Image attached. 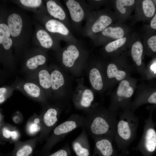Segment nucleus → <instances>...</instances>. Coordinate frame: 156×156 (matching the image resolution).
Listing matches in <instances>:
<instances>
[{
  "instance_id": "24",
  "label": "nucleus",
  "mask_w": 156,
  "mask_h": 156,
  "mask_svg": "<svg viewBox=\"0 0 156 156\" xmlns=\"http://www.w3.org/2000/svg\"><path fill=\"white\" fill-rule=\"evenodd\" d=\"M66 5L73 21L76 23L81 22L84 17L85 12L80 3L75 0H68Z\"/></svg>"
},
{
  "instance_id": "18",
  "label": "nucleus",
  "mask_w": 156,
  "mask_h": 156,
  "mask_svg": "<svg viewBox=\"0 0 156 156\" xmlns=\"http://www.w3.org/2000/svg\"><path fill=\"white\" fill-rule=\"evenodd\" d=\"M47 58L42 53H33L28 55L23 64V71L27 75L30 74L46 65Z\"/></svg>"
},
{
  "instance_id": "3",
  "label": "nucleus",
  "mask_w": 156,
  "mask_h": 156,
  "mask_svg": "<svg viewBox=\"0 0 156 156\" xmlns=\"http://www.w3.org/2000/svg\"><path fill=\"white\" fill-rule=\"evenodd\" d=\"M53 99L62 104L72 98L73 92L70 78L63 69L52 66L49 67Z\"/></svg>"
},
{
  "instance_id": "17",
  "label": "nucleus",
  "mask_w": 156,
  "mask_h": 156,
  "mask_svg": "<svg viewBox=\"0 0 156 156\" xmlns=\"http://www.w3.org/2000/svg\"><path fill=\"white\" fill-rule=\"evenodd\" d=\"M117 21L114 13L104 11L100 13L91 25L90 30L93 34H98Z\"/></svg>"
},
{
  "instance_id": "1",
  "label": "nucleus",
  "mask_w": 156,
  "mask_h": 156,
  "mask_svg": "<svg viewBox=\"0 0 156 156\" xmlns=\"http://www.w3.org/2000/svg\"><path fill=\"white\" fill-rule=\"evenodd\" d=\"M83 128L92 138L105 137L114 140L117 119L116 112L94 104L85 111Z\"/></svg>"
},
{
  "instance_id": "8",
  "label": "nucleus",
  "mask_w": 156,
  "mask_h": 156,
  "mask_svg": "<svg viewBox=\"0 0 156 156\" xmlns=\"http://www.w3.org/2000/svg\"><path fill=\"white\" fill-rule=\"evenodd\" d=\"M83 79L77 80V85L73 92L72 99L74 105L77 109L85 111L90 109L94 104V92L83 83Z\"/></svg>"
},
{
  "instance_id": "30",
  "label": "nucleus",
  "mask_w": 156,
  "mask_h": 156,
  "mask_svg": "<svg viewBox=\"0 0 156 156\" xmlns=\"http://www.w3.org/2000/svg\"><path fill=\"white\" fill-rule=\"evenodd\" d=\"M14 88L12 85L4 86L0 88V103H3L13 94Z\"/></svg>"
},
{
  "instance_id": "21",
  "label": "nucleus",
  "mask_w": 156,
  "mask_h": 156,
  "mask_svg": "<svg viewBox=\"0 0 156 156\" xmlns=\"http://www.w3.org/2000/svg\"><path fill=\"white\" fill-rule=\"evenodd\" d=\"M88 73L92 89L97 92H101L104 88L105 79L99 66L96 64L92 65L89 68Z\"/></svg>"
},
{
  "instance_id": "26",
  "label": "nucleus",
  "mask_w": 156,
  "mask_h": 156,
  "mask_svg": "<svg viewBox=\"0 0 156 156\" xmlns=\"http://www.w3.org/2000/svg\"><path fill=\"white\" fill-rule=\"evenodd\" d=\"M46 29L49 32L57 33L62 36H67L70 32L67 27L61 21L55 19H50L45 24Z\"/></svg>"
},
{
  "instance_id": "20",
  "label": "nucleus",
  "mask_w": 156,
  "mask_h": 156,
  "mask_svg": "<svg viewBox=\"0 0 156 156\" xmlns=\"http://www.w3.org/2000/svg\"><path fill=\"white\" fill-rule=\"evenodd\" d=\"M72 146L76 156H91L87 132L83 128L72 142Z\"/></svg>"
},
{
  "instance_id": "4",
  "label": "nucleus",
  "mask_w": 156,
  "mask_h": 156,
  "mask_svg": "<svg viewBox=\"0 0 156 156\" xmlns=\"http://www.w3.org/2000/svg\"><path fill=\"white\" fill-rule=\"evenodd\" d=\"M86 55L76 45H68L62 52L61 60L64 70L73 75L79 76L84 68Z\"/></svg>"
},
{
  "instance_id": "9",
  "label": "nucleus",
  "mask_w": 156,
  "mask_h": 156,
  "mask_svg": "<svg viewBox=\"0 0 156 156\" xmlns=\"http://www.w3.org/2000/svg\"><path fill=\"white\" fill-rule=\"evenodd\" d=\"M12 85L15 90L33 99L43 103H46L48 99L42 88L34 82L17 78Z\"/></svg>"
},
{
  "instance_id": "33",
  "label": "nucleus",
  "mask_w": 156,
  "mask_h": 156,
  "mask_svg": "<svg viewBox=\"0 0 156 156\" xmlns=\"http://www.w3.org/2000/svg\"><path fill=\"white\" fill-rule=\"evenodd\" d=\"M71 151L68 145L48 156H70Z\"/></svg>"
},
{
  "instance_id": "16",
  "label": "nucleus",
  "mask_w": 156,
  "mask_h": 156,
  "mask_svg": "<svg viewBox=\"0 0 156 156\" xmlns=\"http://www.w3.org/2000/svg\"><path fill=\"white\" fill-rule=\"evenodd\" d=\"M133 33H130L121 38L111 42L105 45L103 51L107 55L115 57L125 51L129 47Z\"/></svg>"
},
{
  "instance_id": "7",
  "label": "nucleus",
  "mask_w": 156,
  "mask_h": 156,
  "mask_svg": "<svg viewBox=\"0 0 156 156\" xmlns=\"http://www.w3.org/2000/svg\"><path fill=\"white\" fill-rule=\"evenodd\" d=\"M134 90L127 80L120 81L116 90V94L112 96L109 109L116 112L118 109H129V100L133 95Z\"/></svg>"
},
{
  "instance_id": "39",
  "label": "nucleus",
  "mask_w": 156,
  "mask_h": 156,
  "mask_svg": "<svg viewBox=\"0 0 156 156\" xmlns=\"http://www.w3.org/2000/svg\"><path fill=\"white\" fill-rule=\"evenodd\" d=\"M40 120L38 118H35L34 120V123L36 124H38L40 123Z\"/></svg>"
},
{
  "instance_id": "32",
  "label": "nucleus",
  "mask_w": 156,
  "mask_h": 156,
  "mask_svg": "<svg viewBox=\"0 0 156 156\" xmlns=\"http://www.w3.org/2000/svg\"><path fill=\"white\" fill-rule=\"evenodd\" d=\"M21 3L25 6L30 8H36L40 5L42 1L40 0H20Z\"/></svg>"
},
{
  "instance_id": "15",
  "label": "nucleus",
  "mask_w": 156,
  "mask_h": 156,
  "mask_svg": "<svg viewBox=\"0 0 156 156\" xmlns=\"http://www.w3.org/2000/svg\"><path fill=\"white\" fill-rule=\"evenodd\" d=\"M94 147L92 156H119L114 147L113 140L108 138L102 137L93 139Z\"/></svg>"
},
{
  "instance_id": "28",
  "label": "nucleus",
  "mask_w": 156,
  "mask_h": 156,
  "mask_svg": "<svg viewBox=\"0 0 156 156\" xmlns=\"http://www.w3.org/2000/svg\"><path fill=\"white\" fill-rule=\"evenodd\" d=\"M46 6L48 12L54 18L61 21L66 18V15L64 10L55 1H48L46 3Z\"/></svg>"
},
{
  "instance_id": "12",
  "label": "nucleus",
  "mask_w": 156,
  "mask_h": 156,
  "mask_svg": "<svg viewBox=\"0 0 156 156\" xmlns=\"http://www.w3.org/2000/svg\"><path fill=\"white\" fill-rule=\"evenodd\" d=\"M84 117L78 114L71 115L66 121L55 127L53 131V144L60 138L66 135L74 129L83 127Z\"/></svg>"
},
{
  "instance_id": "40",
  "label": "nucleus",
  "mask_w": 156,
  "mask_h": 156,
  "mask_svg": "<svg viewBox=\"0 0 156 156\" xmlns=\"http://www.w3.org/2000/svg\"><path fill=\"white\" fill-rule=\"evenodd\" d=\"M152 70H156V64H154L151 66Z\"/></svg>"
},
{
  "instance_id": "37",
  "label": "nucleus",
  "mask_w": 156,
  "mask_h": 156,
  "mask_svg": "<svg viewBox=\"0 0 156 156\" xmlns=\"http://www.w3.org/2000/svg\"><path fill=\"white\" fill-rule=\"evenodd\" d=\"M12 131L7 129H4L2 131L3 137L6 138H9L11 137Z\"/></svg>"
},
{
  "instance_id": "27",
  "label": "nucleus",
  "mask_w": 156,
  "mask_h": 156,
  "mask_svg": "<svg viewBox=\"0 0 156 156\" xmlns=\"http://www.w3.org/2000/svg\"><path fill=\"white\" fill-rule=\"evenodd\" d=\"M143 43L145 52H156V31L146 30Z\"/></svg>"
},
{
  "instance_id": "38",
  "label": "nucleus",
  "mask_w": 156,
  "mask_h": 156,
  "mask_svg": "<svg viewBox=\"0 0 156 156\" xmlns=\"http://www.w3.org/2000/svg\"><path fill=\"white\" fill-rule=\"evenodd\" d=\"M18 134L17 131L15 130L12 131L11 137L13 140L16 139L18 137Z\"/></svg>"
},
{
  "instance_id": "19",
  "label": "nucleus",
  "mask_w": 156,
  "mask_h": 156,
  "mask_svg": "<svg viewBox=\"0 0 156 156\" xmlns=\"http://www.w3.org/2000/svg\"><path fill=\"white\" fill-rule=\"evenodd\" d=\"M129 49L135 64L138 67L141 66L143 64L142 57L144 49L140 36L135 32L133 33Z\"/></svg>"
},
{
  "instance_id": "23",
  "label": "nucleus",
  "mask_w": 156,
  "mask_h": 156,
  "mask_svg": "<svg viewBox=\"0 0 156 156\" xmlns=\"http://www.w3.org/2000/svg\"><path fill=\"white\" fill-rule=\"evenodd\" d=\"M7 23L11 36L16 38L19 36L23 26V20L20 15L16 13L10 14L8 17Z\"/></svg>"
},
{
  "instance_id": "2",
  "label": "nucleus",
  "mask_w": 156,
  "mask_h": 156,
  "mask_svg": "<svg viewBox=\"0 0 156 156\" xmlns=\"http://www.w3.org/2000/svg\"><path fill=\"white\" fill-rule=\"evenodd\" d=\"M139 120L129 109L124 110L117 120L114 140L124 155L128 154V148L136 135Z\"/></svg>"
},
{
  "instance_id": "22",
  "label": "nucleus",
  "mask_w": 156,
  "mask_h": 156,
  "mask_svg": "<svg viewBox=\"0 0 156 156\" xmlns=\"http://www.w3.org/2000/svg\"><path fill=\"white\" fill-rule=\"evenodd\" d=\"M114 57L115 60L109 63L106 66V76L108 79H115L117 81H121L124 79L127 74L125 71L118 69L117 57Z\"/></svg>"
},
{
  "instance_id": "5",
  "label": "nucleus",
  "mask_w": 156,
  "mask_h": 156,
  "mask_svg": "<svg viewBox=\"0 0 156 156\" xmlns=\"http://www.w3.org/2000/svg\"><path fill=\"white\" fill-rule=\"evenodd\" d=\"M8 25L0 24V44L1 49L0 52L1 62L6 69L10 71L14 69V57L11 48L13 42Z\"/></svg>"
},
{
  "instance_id": "13",
  "label": "nucleus",
  "mask_w": 156,
  "mask_h": 156,
  "mask_svg": "<svg viewBox=\"0 0 156 156\" xmlns=\"http://www.w3.org/2000/svg\"><path fill=\"white\" fill-rule=\"evenodd\" d=\"M133 23L150 20L156 12V0H137Z\"/></svg>"
},
{
  "instance_id": "41",
  "label": "nucleus",
  "mask_w": 156,
  "mask_h": 156,
  "mask_svg": "<svg viewBox=\"0 0 156 156\" xmlns=\"http://www.w3.org/2000/svg\"><path fill=\"white\" fill-rule=\"evenodd\" d=\"M119 156H125L124 155H119Z\"/></svg>"
},
{
  "instance_id": "34",
  "label": "nucleus",
  "mask_w": 156,
  "mask_h": 156,
  "mask_svg": "<svg viewBox=\"0 0 156 156\" xmlns=\"http://www.w3.org/2000/svg\"><path fill=\"white\" fill-rule=\"evenodd\" d=\"M145 30L156 31V12L150 20V23L145 25Z\"/></svg>"
},
{
  "instance_id": "35",
  "label": "nucleus",
  "mask_w": 156,
  "mask_h": 156,
  "mask_svg": "<svg viewBox=\"0 0 156 156\" xmlns=\"http://www.w3.org/2000/svg\"><path fill=\"white\" fill-rule=\"evenodd\" d=\"M41 129L40 126L38 124L31 123L29 127V131L31 134H34L39 131Z\"/></svg>"
},
{
  "instance_id": "14",
  "label": "nucleus",
  "mask_w": 156,
  "mask_h": 156,
  "mask_svg": "<svg viewBox=\"0 0 156 156\" xmlns=\"http://www.w3.org/2000/svg\"><path fill=\"white\" fill-rule=\"evenodd\" d=\"M137 0H116L113 1V6L117 23L124 24L134 10Z\"/></svg>"
},
{
  "instance_id": "36",
  "label": "nucleus",
  "mask_w": 156,
  "mask_h": 156,
  "mask_svg": "<svg viewBox=\"0 0 156 156\" xmlns=\"http://www.w3.org/2000/svg\"><path fill=\"white\" fill-rule=\"evenodd\" d=\"M146 101L150 103H156V92L151 94Z\"/></svg>"
},
{
  "instance_id": "6",
  "label": "nucleus",
  "mask_w": 156,
  "mask_h": 156,
  "mask_svg": "<svg viewBox=\"0 0 156 156\" xmlns=\"http://www.w3.org/2000/svg\"><path fill=\"white\" fill-rule=\"evenodd\" d=\"M143 132L136 147L143 156H151L156 150V131L151 117L145 120Z\"/></svg>"
},
{
  "instance_id": "10",
  "label": "nucleus",
  "mask_w": 156,
  "mask_h": 156,
  "mask_svg": "<svg viewBox=\"0 0 156 156\" xmlns=\"http://www.w3.org/2000/svg\"><path fill=\"white\" fill-rule=\"evenodd\" d=\"M129 27L117 23L107 27L98 34L97 40L100 44L105 45L114 40L122 38L131 33Z\"/></svg>"
},
{
  "instance_id": "31",
  "label": "nucleus",
  "mask_w": 156,
  "mask_h": 156,
  "mask_svg": "<svg viewBox=\"0 0 156 156\" xmlns=\"http://www.w3.org/2000/svg\"><path fill=\"white\" fill-rule=\"evenodd\" d=\"M33 151L31 146L25 145L17 149L11 156H31Z\"/></svg>"
},
{
  "instance_id": "11",
  "label": "nucleus",
  "mask_w": 156,
  "mask_h": 156,
  "mask_svg": "<svg viewBox=\"0 0 156 156\" xmlns=\"http://www.w3.org/2000/svg\"><path fill=\"white\" fill-rule=\"evenodd\" d=\"M27 75L29 81L36 83L42 88L48 99H53L49 67L45 65Z\"/></svg>"
},
{
  "instance_id": "29",
  "label": "nucleus",
  "mask_w": 156,
  "mask_h": 156,
  "mask_svg": "<svg viewBox=\"0 0 156 156\" xmlns=\"http://www.w3.org/2000/svg\"><path fill=\"white\" fill-rule=\"evenodd\" d=\"M36 37L42 47L49 49L52 47V38L46 31L43 29H39L36 32Z\"/></svg>"
},
{
  "instance_id": "25",
  "label": "nucleus",
  "mask_w": 156,
  "mask_h": 156,
  "mask_svg": "<svg viewBox=\"0 0 156 156\" xmlns=\"http://www.w3.org/2000/svg\"><path fill=\"white\" fill-rule=\"evenodd\" d=\"M60 110L56 106H52L47 109L43 115V122L46 126L51 128L55 125L57 121Z\"/></svg>"
}]
</instances>
